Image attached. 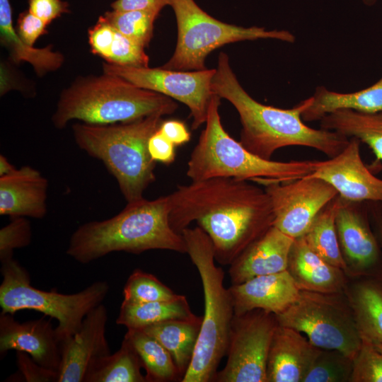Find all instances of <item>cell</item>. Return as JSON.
Segmentation results:
<instances>
[{"label": "cell", "mask_w": 382, "mask_h": 382, "mask_svg": "<svg viewBox=\"0 0 382 382\" xmlns=\"http://www.w3.org/2000/svg\"><path fill=\"white\" fill-rule=\"evenodd\" d=\"M169 221L179 233L195 221L212 241L214 257L230 265L274 223L270 197L258 184L213 178L178 185L169 195Z\"/></svg>", "instance_id": "cell-1"}, {"label": "cell", "mask_w": 382, "mask_h": 382, "mask_svg": "<svg viewBox=\"0 0 382 382\" xmlns=\"http://www.w3.org/2000/svg\"><path fill=\"white\" fill-rule=\"evenodd\" d=\"M212 88L236 108L241 124L239 141L260 158L271 160L277 150L292 146L313 148L332 158L349 143V139L336 132L305 124L301 115L312 103V96L289 109L256 101L240 84L225 52L218 57Z\"/></svg>", "instance_id": "cell-2"}, {"label": "cell", "mask_w": 382, "mask_h": 382, "mask_svg": "<svg viewBox=\"0 0 382 382\" xmlns=\"http://www.w3.org/2000/svg\"><path fill=\"white\" fill-rule=\"evenodd\" d=\"M170 195L127 202L115 216L81 225L71 236L66 254L81 264L123 251L140 254L149 250L187 253L181 233L169 221Z\"/></svg>", "instance_id": "cell-3"}, {"label": "cell", "mask_w": 382, "mask_h": 382, "mask_svg": "<svg viewBox=\"0 0 382 382\" xmlns=\"http://www.w3.org/2000/svg\"><path fill=\"white\" fill-rule=\"evenodd\" d=\"M177 108V103L166 96L103 72L99 76H79L64 88L52 122L59 129L74 120L89 125H112L154 114L171 115Z\"/></svg>", "instance_id": "cell-4"}, {"label": "cell", "mask_w": 382, "mask_h": 382, "mask_svg": "<svg viewBox=\"0 0 382 382\" xmlns=\"http://www.w3.org/2000/svg\"><path fill=\"white\" fill-rule=\"evenodd\" d=\"M221 98L214 94L205 127L187 162V176L192 181L213 178H231L265 185L286 183L311 175L317 161L288 162L265 159L248 151L232 138L222 126Z\"/></svg>", "instance_id": "cell-5"}, {"label": "cell", "mask_w": 382, "mask_h": 382, "mask_svg": "<svg viewBox=\"0 0 382 382\" xmlns=\"http://www.w3.org/2000/svg\"><path fill=\"white\" fill-rule=\"evenodd\" d=\"M187 253L197 268L204 293L202 326L190 364L181 382L214 381L219 365L226 356L234 309L224 284V272L216 265L209 236L198 226L182 232Z\"/></svg>", "instance_id": "cell-6"}, {"label": "cell", "mask_w": 382, "mask_h": 382, "mask_svg": "<svg viewBox=\"0 0 382 382\" xmlns=\"http://www.w3.org/2000/svg\"><path fill=\"white\" fill-rule=\"evenodd\" d=\"M160 114L120 124L73 125L78 146L102 161L116 179L127 202L143 198V193L156 180L154 161L148 150L151 136L162 122Z\"/></svg>", "instance_id": "cell-7"}, {"label": "cell", "mask_w": 382, "mask_h": 382, "mask_svg": "<svg viewBox=\"0 0 382 382\" xmlns=\"http://www.w3.org/2000/svg\"><path fill=\"white\" fill-rule=\"evenodd\" d=\"M1 313L30 309L55 318L60 342L79 330L85 316L102 303L110 289L107 282L97 281L74 294H62L55 289L43 291L32 286L28 271L13 258L1 262Z\"/></svg>", "instance_id": "cell-8"}, {"label": "cell", "mask_w": 382, "mask_h": 382, "mask_svg": "<svg viewBox=\"0 0 382 382\" xmlns=\"http://www.w3.org/2000/svg\"><path fill=\"white\" fill-rule=\"evenodd\" d=\"M178 27L175 50L161 67L177 71L205 69L204 61L213 50L226 44L257 39H274L289 43L295 36L284 30L242 27L221 22L203 11L194 0H171Z\"/></svg>", "instance_id": "cell-9"}, {"label": "cell", "mask_w": 382, "mask_h": 382, "mask_svg": "<svg viewBox=\"0 0 382 382\" xmlns=\"http://www.w3.org/2000/svg\"><path fill=\"white\" fill-rule=\"evenodd\" d=\"M275 317L279 325L305 334L319 348L337 350L354 359L361 347L362 340L345 291L300 290L294 303Z\"/></svg>", "instance_id": "cell-10"}, {"label": "cell", "mask_w": 382, "mask_h": 382, "mask_svg": "<svg viewBox=\"0 0 382 382\" xmlns=\"http://www.w3.org/2000/svg\"><path fill=\"white\" fill-rule=\"evenodd\" d=\"M275 315L255 309L234 315L224 367L216 382H267V360L275 328Z\"/></svg>", "instance_id": "cell-11"}, {"label": "cell", "mask_w": 382, "mask_h": 382, "mask_svg": "<svg viewBox=\"0 0 382 382\" xmlns=\"http://www.w3.org/2000/svg\"><path fill=\"white\" fill-rule=\"evenodd\" d=\"M103 72L119 76L144 89L152 91L187 106L192 117V129L205 123L214 96L212 82L216 69L177 71L159 68L133 67L104 63Z\"/></svg>", "instance_id": "cell-12"}, {"label": "cell", "mask_w": 382, "mask_h": 382, "mask_svg": "<svg viewBox=\"0 0 382 382\" xmlns=\"http://www.w3.org/2000/svg\"><path fill=\"white\" fill-rule=\"evenodd\" d=\"M264 186L272 204L273 226L293 238L303 236L319 212L338 195L329 183L315 177Z\"/></svg>", "instance_id": "cell-13"}, {"label": "cell", "mask_w": 382, "mask_h": 382, "mask_svg": "<svg viewBox=\"0 0 382 382\" xmlns=\"http://www.w3.org/2000/svg\"><path fill=\"white\" fill-rule=\"evenodd\" d=\"M335 226L347 276L382 279V248L371 227L368 202L338 195Z\"/></svg>", "instance_id": "cell-14"}, {"label": "cell", "mask_w": 382, "mask_h": 382, "mask_svg": "<svg viewBox=\"0 0 382 382\" xmlns=\"http://www.w3.org/2000/svg\"><path fill=\"white\" fill-rule=\"evenodd\" d=\"M360 143L356 138H349L348 144L340 154L326 161H317L315 170L307 176L329 183L345 199L382 203V180L364 163Z\"/></svg>", "instance_id": "cell-15"}, {"label": "cell", "mask_w": 382, "mask_h": 382, "mask_svg": "<svg viewBox=\"0 0 382 382\" xmlns=\"http://www.w3.org/2000/svg\"><path fill=\"white\" fill-rule=\"evenodd\" d=\"M107 321V308L100 303L88 313L74 335L61 342L58 382H83L91 364L110 354Z\"/></svg>", "instance_id": "cell-16"}, {"label": "cell", "mask_w": 382, "mask_h": 382, "mask_svg": "<svg viewBox=\"0 0 382 382\" xmlns=\"http://www.w3.org/2000/svg\"><path fill=\"white\" fill-rule=\"evenodd\" d=\"M24 352L42 366L58 371L61 362V342L51 319L19 322L12 314L0 316V353Z\"/></svg>", "instance_id": "cell-17"}, {"label": "cell", "mask_w": 382, "mask_h": 382, "mask_svg": "<svg viewBox=\"0 0 382 382\" xmlns=\"http://www.w3.org/2000/svg\"><path fill=\"white\" fill-rule=\"evenodd\" d=\"M234 315L260 309L278 315L299 296L300 289L287 270L257 276L228 288Z\"/></svg>", "instance_id": "cell-18"}, {"label": "cell", "mask_w": 382, "mask_h": 382, "mask_svg": "<svg viewBox=\"0 0 382 382\" xmlns=\"http://www.w3.org/2000/svg\"><path fill=\"white\" fill-rule=\"evenodd\" d=\"M319 350L301 332L278 324L267 356V382H301Z\"/></svg>", "instance_id": "cell-19"}, {"label": "cell", "mask_w": 382, "mask_h": 382, "mask_svg": "<svg viewBox=\"0 0 382 382\" xmlns=\"http://www.w3.org/2000/svg\"><path fill=\"white\" fill-rule=\"evenodd\" d=\"M294 241V238L272 226L230 265L228 275L231 284L286 270Z\"/></svg>", "instance_id": "cell-20"}, {"label": "cell", "mask_w": 382, "mask_h": 382, "mask_svg": "<svg viewBox=\"0 0 382 382\" xmlns=\"http://www.w3.org/2000/svg\"><path fill=\"white\" fill-rule=\"evenodd\" d=\"M48 180L30 166L0 176V214L42 219L47 213Z\"/></svg>", "instance_id": "cell-21"}, {"label": "cell", "mask_w": 382, "mask_h": 382, "mask_svg": "<svg viewBox=\"0 0 382 382\" xmlns=\"http://www.w3.org/2000/svg\"><path fill=\"white\" fill-rule=\"evenodd\" d=\"M286 270L300 290L323 293L345 291L349 277L312 250L303 236L294 238Z\"/></svg>", "instance_id": "cell-22"}, {"label": "cell", "mask_w": 382, "mask_h": 382, "mask_svg": "<svg viewBox=\"0 0 382 382\" xmlns=\"http://www.w3.org/2000/svg\"><path fill=\"white\" fill-rule=\"evenodd\" d=\"M345 290L361 338L372 345L382 343V279L352 277Z\"/></svg>", "instance_id": "cell-23"}, {"label": "cell", "mask_w": 382, "mask_h": 382, "mask_svg": "<svg viewBox=\"0 0 382 382\" xmlns=\"http://www.w3.org/2000/svg\"><path fill=\"white\" fill-rule=\"evenodd\" d=\"M312 97V103L301 115L304 122L320 121L327 114L340 109L365 113L382 112V76L371 86L352 93H339L318 86Z\"/></svg>", "instance_id": "cell-24"}, {"label": "cell", "mask_w": 382, "mask_h": 382, "mask_svg": "<svg viewBox=\"0 0 382 382\" xmlns=\"http://www.w3.org/2000/svg\"><path fill=\"white\" fill-rule=\"evenodd\" d=\"M202 318L171 319L144 328V332L156 338L170 353L182 377L192 361Z\"/></svg>", "instance_id": "cell-25"}, {"label": "cell", "mask_w": 382, "mask_h": 382, "mask_svg": "<svg viewBox=\"0 0 382 382\" xmlns=\"http://www.w3.org/2000/svg\"><path fill=\"white\" fill-rule=\"evenodd\" d=\"M320 127L348 139H359L372 150L378 161H382V112L365 113L340 109L325 115L320 120Z\"/></svg>", "instance_id": "cell-26"}, {"label": "cell", "mask_w": 382, "mask_h": 382, "mask_svg": "<svg viewBox=\"0 0 382 382\" xmlns=\"http://www.w3.org/2000/svg\"><path fill=\"white\" fill-rule=\"evenodd\" d=\"M0 33L1 42L8 47L13 60L31 64L38 75L59 69L64 62L63 56L49 47L34 48L23 42L13 27L9 0H0Z\"/></svg>", "instance_id": "cell-27"}, {"label": "cell", "mask_w": 382, "mask_h": 382, "mask_svg": "<svg viewBox=\"0 0 382 382\" xmlns=\"http://www.w3.org/2000/svg\"><path fill=\"white\" fill-rule=\"evenodd\" d=\"M124 338L139 356L147 382L182 381L171 355L153 336L141 329H127Z\"/></svg>", "instance_id": "cell-28"}, {"label": "cell", "mask_w": 382, "mask_h": 382, "mask_svg": "<svg viewBox=\"0 0 382 382\" xmlns=\"http://www.w3.org/2000/svg\"><path fill=\"white\" fill-rule=\"evenodd\" d=\"M184 295L163 301L147 303H129L122 301L118 317L117 325L127 329H141L162 321L190 318L195 316Z\"/></svg>", "instance_id": "cell-29"}, {"label": "cell", "mask_w": 382, "mask_h": 382, "mask_svg": "<svg viewBox=\"0 0 382 382\" xmlns=\"http://www.w3.org/2000/svg\"><path fill=\"white\" fill-rule=\"evenodd\" d=\"M141 368L136 351L124 338L117 352L91 364L83 382H147L141 371Z\"/></svg>", "instance_id": "cell-30"}, {"label": "cell", "mask_w": 382, "mask_h": 382, "mask_svg": "<svg viewBox=\"0 0 382 382\" xmlns=\"http://www.w3.org/2000/svg\"><path fill=\"white\" fill-rule=\"evenodd\" d=\"M338 195L316 216L303 236L306 243L316 254L332 266L346 271L335 226Z\"/></svg>", "instance_id": "cell-31"}, {"label": "cell", "mask_w": 382, "mask_h": 382, "mask_svg": "<svg viewBox=\"0 0 382 382\" xmlns=\"http://www.w3.org/2000/svg\"><path fill=\"white\" fill-rule=\"evenodd\" d=\"M159 13L150 10L108 11L102 16L115 30L146 47L153 36Z\"/></svg>", "instance_id": "cell-32"}, {"label": "cell", "mask_w": 382, "mask_h": 382, "mask_svg": "<svg viewBox=\"0 0 382 382\" xmlns=\"http://www.w3.org/2000/svg\"><path fill=\"white\" fill-rule=\"evenodd\" d=\"M353 359L343 353L320 348L301 382L349 381Z\"/></svg>", "instance_id": "cell-33"}, {"label": "cell", "mask_w": 382, "mask_h": 382, "mask_svg": "<svg viewBox=\"0 0 382 382\" xmlns=\"http://www.w3.org/2000/svg\"><path fill=\"white\" fill-rule=\"evenodd\" d=\"M180 296L156 277L140 269L132 272L123 288V301L129 303L170 301Z\"/></svg>", "instance_id": "cell-34"}, {"label": "cell", "mask_w": 382, "mask_h": 382, "mask_svg": "<svg viewBox=\"0 0 382 382\" xmlns=\"http://www.w3.org/2000/svg\"><path fill=\"white\" fill-rule=\"evenodd\" d=\"M349 382H382V352L371 343L362 340L353 359Z\"/></svg>", "instance_id": "cell-35"}, {"label": "cell", "mask_w": 382, "mask_h": 382, "mask_svg": "<svg viewBox=\"0 0 382 382\" xmlns=\"http://www.w3.org/2000/svg\"><path fill=\"white\" fill-rule=\"evenodd\" d=\"M115 29V28H114ZM144 47L115 29L108 63L133 67H148Z\"/></svg>", "instance_id": "cell-36"}, {"label": "cell", "mask_w": 382, "mask_h": 382, "mask_svg": "<svg viewBox=\"0 0 382 382\" xmlns=\"http://www.w3.org/2000/svg\"><path fill=\"white\" fill-rule=\"evenodd\" d=\"M31 240L30 222L24 217H14L0 230L1 262L13 258V250L28 246Z\"/></svg>", "instance_id": "cell-37"}, {"label": "cell", "mask_w": 382, "mask_h": 382, "mask_svg": "<svg viewBox=\"0 0 382 382\" xmlns=\"http://www.w3.org/2000/svg\"><path fill=\"white\" fill-rule=\"evenodd\" d=\"M17 366L23 381L58 382L59 373L37 363L28 354L16 352Z\"/></svg>", "instance_id": "cell-38"}, {"label": "cell", "mask_w": 382, "mask_h": 382, "mask_svg": "<svg viewBox=\"0 0 382 382\" xmlns=\"http://www.w3.org/2000/svg\"><path fill=\"white\" fill-rule=\"evenodd\" d=\"M115 29L100 16L96 24L88 30V41L92 52L107 60L114 37Z\"/></svg>", "instance_id": "cell-39"}, {"label": "cell", "mask_w": 382, "mask_h": 382, "mask_svg": "<svg viewBox=\"0 0 382 382\" xmlns=\"http://www.w3.org/2000/svg\"><path fill=\"white\" fill-rule=\"evenodd\" d=\"M48 25L28 10L21 13L17 21V34L23 43L33 46L36 40L46 33Z\"/></svg>", "instance_id": "cell-40"}, {"label": "cell", "mask_w": 382, "mask_h": 382, "mask_svg": "<svg viewBox=\"0 0 382 382\" xmlns=\"http://www.w3.org/2000/svg\"><path fill=\"white\" fill-rule=\"evenodd\" d=\"M148 150L156 162L169 165L175 159V146L158 129L149 138Z\"/></svg>", "instance_id": "cell-41"}, {"label": "cell", "mask_w": 382, "mask_h": 382, "mask_svg": "<svg viewBox=\"0 0 382 382\" xmlns=\"http://www.w3.org/2000/svg\"><path fill=\"white\" fill-rule=\"evenodd\" d=\"M28 11L47 25L62 14L69 13V4L62 0H28Z\"/></svg>", "instance_id": "cell-42"}, {"label": "cell", "mask_w": 382, "mask_h": 382, "mask_svg": "<svg viewBox=\"0 0 382 382\" xmlns=\"http://www.w3.org/2000/svg\"><path fill=\"white\" fill-rule=\"evenodd\" d=\"M158 130L175 146H181L190 139L191 134L186 125L181 121L170 120L162 121Z\"/></svg>", "instance_id": "cell-43"}, {"label": "cell", "mask_w": 382, "mask_h": 382, "mask_svg": "<svg viewBox=\"0 0 382 382\" xmlns=\"http://www.w3.org/2000/svg\"><path fill=\"white\" fill-rule=\"evenodd\" d=\"M170 4L171 0H116L110 6L115 11L150 10L160 13Z\"/></svg>", "instance_id": "cell-44"}, {"label": "cell", "mask_w": 382, "mask_h": 382, "mask_svg": "<svg viewBox=\"0 0 382 382\" xmlns=\"http://www.w3.org/2000/svg\"><path fill=\"white\" fill-rule=\"evenodd\" d=\"M371 227L382 248V203L367 202Z\"/></svg>", "instance_id": "cell-45"}, {"label": "cell", "mask_w": 382, "mask_h": 382, "mask_svg": "<svg viewBox=\"0 0 382 382\" xmlns=\"http://www.w3.org/2000/svg\"><path fill=\"white\" fill-rule=\"evenodd\" d=\"M17 168H15L2 154L0 155V176L8 175L14 172Z\"/></svg>", "instance_id": "cell-46"}, {"label": "cell", "mask_w": 382, "mask_h": 382, "mask_svg": "<svg viewBox=\"0 0 382 382\" xmlns=\"http://www.w3.org/2000/svg\"><path fill=\"white\" fill-rule=\"evenodd\" d=\"M363 3L367 6H372L374 5L377 0H361Z\"/></svg>", "instance_id": "cell-47"}, {"label": "cell", "mask_w": 382, "mask_h": 382, "mask_svg": "<svg viewBox=\"0 0 382 382\" xmlns=\"http://www.w3.org/2000/svg\"><path fill=\"white\" fill-rule=\"evenodd\" d=\"M374 346L376 347L377 350L382 352V343L374 344Z\"/></svg>", "instance_id": "cell-48"}]
</instances>
